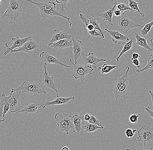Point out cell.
<instances>
[{
	"mask_svg": "<svg viewBox=\"0 0 153 150\" xmlns=\"http://www.w3.org/2000/svg\"><path fill=\"white\" fill-rule=\"evenodd\" d=\"M5 102L3 108V112L2 117L4 118V116L7 113H9L10 109V105L9 103L7 101V96H5Z\"/></svg>",
	"mask_w": 153,
	"mask_h": 150,
	"instance_id": "d590c367",
	"label": "cell"
},
{
	"mask_svg": "<svg viewBox=\"0 0 153 150\" xmlns=\"http://www.w3.org/2000/svg\"><path fill=\"white\" fill-rule=\"evenodd\" d=\"M6 120L5 119H0V123H2V122H5Z\"/></svg>",
	"mask_w": 153,
	"mask_h": 150,
	"instance_id": "c3c4849f",
	"label": "cell"
},
{
	"mask_svg": "<svg viewBox=\"0 0 153 150\" xmlns=\"http://www.w3.org/2000/svg\"><path fill=\"white\" fill-rule=\"evenodd\" d=\"M128 1H129V4L128 6L129 7H130L131 9H132L135 12H138L141 15V17H143V18L145 17V14L144 13H142L140 10L139 8V3L138 2H137L134 0H128Z\"/></svg>",
	"mask_w": 153,
	"mask_h": 150,
	"instance_id": "83f0119b",
	"label": "cell"
},
{
	"mask_svg": "<svg viewBox=\"0 0 153 150\" xmlns=\"http://www.w3.org/2000/svg\"><path fill=\"white\" fill-rule=\"evenodd\" d=\"M82 57L85 61V65H92L95 68L97 67L98 63L106 61V59L97 58L94 56L93 53H89L88 55L84 54Z\"/></svg>",
	"mask_w": 153,
	"mask_h": 150,
	"instance_id": "e0dca14e",
	"label": "cell"
},
{
	"mask_svg": "<svg viewBox=\"0 0 153 150\" xmlns=\"http://www.w3.org/2000/svg\"><path fill=\"white\" fill-rule=\"evenodd\" d=\"M75 97H57V98L53 101H50V98L48 100L42 102L41 107L42 108H46L50 106H54L56 105H62V104H65L69 102L72 100L74 99Z\"/></svg>",
	"mask_w": 153,
	"mask_h": 150,
	"instance_id": "5bb4252c",
	"label": "cell"
},
{
	"mask_svg": "<svg viewBox=\"0 0 153 150\" xmlns=\"http://www.w3.org/2000/svg\"><path fill=\"white\" fill-rule=\"evenodd\" d=\"M21 92L15 89H12L8 96L7 97V101L10 105L9 113H16L21 110V104L20 96Z\"/></svg>",
	"mask_w": 153,
	"mask_h": 150,
	"instance_id": "9c48e42d",
	"label": "cell"
},
{
	"mask_svg": "<svg viewBox=\"0 0 153 150\" xmlns=\"http://www.w3.org/2000/svg\"><path fill=\"white\" fill-rule=\"evenodd\" d=\"M138 141L143 143L141 150H153L151 142L153 140V128L148 125H144L138 131L137 136Z\"/></svg>",
	"mask_w": 153,
	"mask_h": 150,
	"instance_id": "277c9868",
	"label": "cell"
},
{
	"mask_svg": "<svg viewBox=\"0 0 153 150\" xmlns=\"http://www.w3.org/2000/svg\"><path fill=\"white\" fill-rule=\"evenodd\" d=\"M134 45V41L133 38L131 39V40H130V41H128V42H125V44H124V47H123V49L121 50L120 52V53L119 54V56L116 58V59L117 61V62L119 61L120 60V57L122 55H124V53L131 50L133 46Z\"/></svg>",
	"mask_w": 153,
	"mask_h": 150,
	"instance_id": "d4e9b609",
	"label": "cell"
},
{
	"mask_svg": "<svg viewBox=\"0 0 153 150\" xmlns=\"http://www.w3.org/2000/svg\"><path fill=\"white\" fill-rule=\"evenodd\" d=\"M105 30L109 33L111 36L112 40L115 43L118 44H124L129 40V38L127 36L121 34L120 33L119 31L109 30L107 28H105Z\"/></svg>",
	"mask_w": 153,
	"mask_h": 150,
	"instance_id": "9a60e30c",
	"label": "cell"
},
{
	"mask_svg": "<svg viewBox=\"0 0 153 150\" xmlns=\"http://www.w3.org/2000/svg\"><path fill=\"white\" fill-rule=\"evenodd\" d=\"M132 61L131 63L134 64L135 66H136L137 68H140V64L139 60L138 59H131Z\"/></svg>",
	"mask_w": 153,
	"mask_h": 150,
	"instance_id": "60d3db41",
	"label": "cell"
},
{
	"mask_svg": "<svg viewBox=\"0 0 153 150\" xmlns=\"http://www.w3.org/2000/svg\"><path fill=\"white\" fill-rule=\"evenodd\" d=\"M82 122V128L85 130V133H91L99 130V129H103L101 127L96 126L95 125L90 123L88 121L83 120Z\"/></svg>",
	"mask_w": 153,
	"mask_h": 150,
	"instance_id": "cb8c5ba5",
	"label": "cell"
},
{
	"mask_svg": "<svg viewBox=\"0 0 153 150\" xmlns=\"http://www.w3.org/2000/svg\"><path fill=\"white\" fill-rule=\"evenodd\" d=\"M140 115V114L139 113L138 114H136L134 113L133 114L131 115L129 117V121L131 123L133 124H136L137 123L138 120V118L139 116Z\"/></svg>",
	"mask_w": 153,
	"mask_h": 150,
	"instance_id": "8d00e7d4",
	"label": "cell"
},
{
	"mask_svg": "<svg viewBox=\"0 0 153 150\" xmlns=\"http://www.w3.org/2000/svg\"><path fill=\"white\" fill-rule=\"evenodd\" d=\"M121 14H122V12L121 11H120V10H118V9H116L115 8V9H114V14L115 16H116V17H119L121 15Z\"/></svg>",
	"mask_w": 153,
	"mask_h": 150,
	"instance_id": "7bdbcfd3",
	"label": "cell"
},
{
	"mask_svg": "<svg viewBox=\"0 0 153 150\" xmlns=\"http://www.w3.org/2000/svg\"><path fill=\"white\" fill-rule=\"evenodd\" d=\"M73 53L74 58V63H77V59L82 56L84 54V45L83 42L79 40H76L72 37Z\"/></svg>",
	"mask_w": 153,
	"mask_h": 150,
	"instance_id": "4fadbf2b",
	"label": "cell"
},
{
	"mask_svg": "<svg viewBox=\"0 0 153 150\" xmlns=\"http://www.w3.org/2000/svg\"><path fill=\"white\" fill-rule=\"evenodd\" d=\"M150 70V72L153 70V54H151L148 59V62L145 67L142 69H137L136 72L137 73H142L144 71Z\"/></svg>",
	"mask_w": 153,
	"mask_h": 150,
	"instance_id": "484cf974",
	"label": "cell"
},
{
	"mask_svg": "<svg viewBox=\"0 0 153 150\" xmlns=\"http://www.w3.org/2000/svg\"><path fill=\"white\" fill-rule=\"evenodd\" d=\"M1 0H0V8L1 7Z\"/></svg>",
	"mask_w": 153,
	"mask_h": 150,
	"instance_id": "681fc988",
	"label": "cell"
},
{
	"mask_svg": "<svg viewBox=\"0 0 153 150\" xmlns=\"http://www.w3.org/2000/svg\"><path fill=\"white\" fill-rule=\"evenodd\" d=\"M153 26V20L143 26V28L140 30L141 37L146 38V36L152 29Z\"/></svg>",
	"mask_w": 153,
	"mask_h": 150,
	"instance_id": "4dcf8cb0",
	"label": "cell"
},
{
	"mask_svg": "<svg viewBox=\"0 0 153 150\" xmlns=\"http://www.w3.org/2000/svg\"><path fill=\"white\" fill-rule=\"evenodd\" d=\"M118 66L115 65H108L107 63L104 64L102 67H98V69L100 70L101 74H108L111 72L114 68H118Z\"/></svg>",
	"mask_w": 153,
	"mask_h": 150,
	"instance_id": "f546056e",
	"label": "cell"
},
{
	"mask_svg": "<svg viewBox=\"0 0 153 150\" xmlns=\"http://www.w3.org/2000/svg\"><path fill=\"white\" fill-rule=\"evenodd\" d=\"M47 64H45L44 65V75L42 78V84L43 87H48V88H51L52 90H54L57 94V97H59L58 95V91L57 89L55 83H54L53 81V77L51 76L48 73L47 70Z\"/></svg>",
	"mask_w": 153,
	"mask_h": 150,
	"instance_id": "7c38bea8",
	"label": "cell"
},
{
	"mask_svg": "<svg viewBox=\"0 0 153 150\" xmlns=\"http://www.w3.org/2000/svg\"><path fill=\"white\" fill-rule=\"evenodd\" d=\"M116 9H118L121 11V12H124L126 10H130L131 12L132 11H134L132 9H131L130 7L128 6V5H126L125 4L121 3L118 2L117 1L116 7Z\"/></svg>",
	"mask_w": 153,
	"mask_h": 150,
	"instance_id": "1f68e13d",
	"label": "cell"
},
{
	"mask_svg": "<svg viewBox=\"0 0 153 150\" xmlns=\"http://www.w3.org/2000/svg\"><path fill=\"white\" fill-rule=\"evenodd\" d=\"M73 36L68 34L65 31H59L57 29H54L53 33V36L51 40L48 43V46H50L53 42L62 39H71Z\"/></svg>",
	"mask_w": 153,
	"mask_h": 150,
	"instance_id": "d6986e66",
	"label": "cell"
},
{
	"mask_svg": "<svg viewBox=\"0 0 153 150\" xmlns=\"http://www.w3.org/2000/svg\"><path fill=\"white\" fill-rule=\"evenodd\" d=\"M54 119L57 124V130L60 132H66L69 134V131L73 132L74 130L72 116L64 111H60L54 116Z\"/></svg>",
	"mask_w": 153,
	"mask_h": 150,
	"instance_id": "3957f363",
	"label": "cell"
},
{
	"mask_svg": "<svg viewBox=\"0 0 153 150\" xmlns=\"http://www.w3.org/2000/svg\"><path fill=\"white\" fill-rule=\"evenodd\" d=\"M117 27L118 31H121L123 34H126L128 31L134 27H143V26L137 24L132 21L126 15L125 12H122L117 22Z\"/></svg>",
	"mask_w": 153,
	"mask_h": 150,
	"instance_id": "ba28073f",
	"label": "cell"
},
{
	"mask_svg": "<svg viewBox=\"0 0 153 150\" xmlns=\"http://www.w3.org/2000/svg\"><path fill=\"white\" fill-rule=\"evenodd\" d=\"M42 102L30 100L26 104L23 109H21L16 113H24L30 116H34L39 113L41 110Z\"/></svg>",
	"mask_w": 153,
	"mask_h": 150,
	"instance_id": "8fae6325",
	"label": "cell"
},
{
	"mask_svg": "<svg viewBox=\"0 0 153 150\" xmlns=\"http://www.w3.org/2000/svg\"><path fill=\"white\" fill-rule=\"evenodd\" d=\"M150 42H151V45H152V47L153 48V38L151 39L150 40Z\"/></svg>",
	"mask_w": 153,
	"mask_h": 150,
	"instance_id": "7dc6e473",
	"label": "cell"
},
{
	"mask_svg": "<svg viewBox=\"0 0 153 150\" xmlns=\"http://www.w3.org/2000/svg\"><path fill=\"white\" fill-rule=\"evenodd\" d=\"M83 119L82 120H85V121H88V120L90 119L91 116L88 113L85 114V113H83Z\"/></svg>",
	"mask_w": 153,
	"mask_h": 150,
	"instance_id": "b9f144b4",
	"label": "cell"
},
{
	"mask_svg": "<svg viewBox=\"0 0 153 150\" xmlns=\"http://www.w3.org/2000/svg\"><path fill=\"white\" fill-rule=\"evenodd\" d=\"M73 46L72 37L71 39H65L53 42L50 46L58 51H62L67 48Z\"/></svg>",
	"mask_w": 153,
	"mask_h": 150,
	"instance_id": "ac0fdd59",
	"label": "cell"
},
{
	"mask_svg": "<svg viewBox=\"0 0 153 150\" xmlns=\"http://www.w3.org/2000/svg\"><path fill=\"white\" fill-rule=\"evenodd\" d=\"M31 38H32V37L31 36H29V37H26L22 39H20L18 37H16V38H12V40L14 41V42H13L12 46L10 47L8 46L7 43H6L5 44L7 49L6 50L5 52L4 53V55H7V54L9 53L10 52L11 50H14L16 48H20L21 46H22L26 42L28 41Z\"/></svg>",
	"mask_w": 153,
	"mask_h": 150,
	"instance_id": "2e32d148",
	"label": "cell"
},
{
	"mask_svg": "<svg viewBox=\"0 0 153 150\" xmlns=\"http://www.w3.org/2000/svg\"><path fill=\"white\" fill-rule=\"evenodd\" d=\"M70 0H56V2L62 7V12L66 10V6Z\"/></svg>",
	"mask_w": 153,
	"mask_h": 150,
	"instance_id": "e575fe53",
	"label": "cell"
},
{
	"mask_svg": "<svg viewBox=\"0 0 153 150\" xmlns=\"http://www.w3.org/2000/svg\"><path fill=\"white\" fill-rule=\"evenodd\" d=\"M69 150V149L68 148L67 146H65V147H63L62 149V150Z\"/></svg>",
	"mask_w": 153,
	"mask_h": 150,
	"instance_id": "bcb514c9",
	"label": "cell"
},
{
	"mask_svg": "<svg viewBox=\"0 0 153 150\" xmlns=\"http://www.w3.org/2000/svg\"><path fill=\"white\" fill-rule=\"evenodd\" d=\"M39 45L32 38L24 44L18 49L11 50L10 53H17L18 52H25L28 53L35 54L38 53L40 50Z\"/></svg>",
	"mask_w": 153,
	"mask_h": 150,
	"instance_id": "30bf717a",
	"label": "cell"
},
{
	"mask_svg": "<svg viewBox=\"0 0 153 150\" xmlns=\"http://www.w3.org/2000/svg\"><path fill=\"white\" fill-rule=\"evenodd\" d=\"M79 18L85 25V27L87 28L88 31H91L94 29V26L90 23L89 19L86 18L85 15L82 14H79Z\"/></svg>",
	"mask_w": 153,
	"mask_h": 150,
	"instance_id": "f1b7e54d",
	"label": "cell"
},
{
	"mask_svg": "<svg viewBox=\"0 0 153 150\" xmlns=\"http://www.w3.org/2000/svg\"><path fill=\"white\" fill-rule=\"evenodd\" d=\"M15 89L22 93H27L34 95L47 94L46 91L43 87L42 84L37 82L25 81L21 86Z\"/></svg>",
	"mask_w": 153,
	"mask_h": 150,
	"instance_id": "5b68a950",
	"label": "cell"
},
{
	"mask_svg": "<svg viewBox=\"0 0 153 150\" xmlns=\"http://www.w3.org/2000/svg\"><path fill=\"white\" fill-rule=\"evenodd\" d=\"M149 91L151 94V98L148 103V108L149 110L153 111V93L151 90H149Z\"/></svg>",
	"mask_w": 153,
	"mask_h": 150,
	"instance_id": "f35d334b",
	"label": "cell"
},
{
	"mask_svg": "<svg viewBox=\"0 0 153 150\" xmlns=\"http://www.w3.org/2000/svg\"><path fill=\"white\" fill-rule=\"evenodd\" d=\"M90 23L93 25L94 26V29L96 30H98L99 31V33H100L101 35V37H100L101 39H104L105 38V35H104V32L102 30V29L100 28V26H99V23L101 22V21L98 22L96 18H89Z\"/></svg>",
	"mask_w": 153,
	"mask_h": 150,
	"instance_id": "4316f807",
	"label": "cell"
},
{
	"mask_svg": "<svg viewBox=\"0 0 153 150\" xmlns=\"http://www.w3.org/2000/svg\"><path fill=\"white\" fill-rule=\"evenodd\" d=\"M5 93L4 92L2 94L1 96V98H0V118L2 116L4 106L5 102Z\"/></svg>",
	"mask_w": 153,
	"mask_h": 150,
	"instance_id": "836d02e7",
	"label": "cell"
},
{
	"mask_svg": "<svg viewBox=\"0 0 153 150\" xmlns=\"http://www.w3.org/2000/svg\"><path fill=\"white\" fill-rule=\"evenodd\" d=\"M134 34L136 40V44L143 47L144 49L147 50V51L152 52L153 53V48H151L148 45V43H147L146 38L141 37L137 33H136V32H134Z\"/></svg>",
	"mask_w": 153,
	"mask_h": 150,
	"instance_id": "603a6c76",
	"label": "cell"
},
{
	"mask_svg": "<svg viewBox=\"0 0 153 150\" xmlns=\"http://www.w3.org/2000/svg\"><path fill=\"white\" fill-rule=\"evenodd\" d=\"M137 131V130H132L131 129H128L126 130L125 131V134H126V136L128 138H130L133 137L135 133Z\"/></svg>",
	"mask_w": 153,
	"mask_h": 150,
	"instance_id": "74e56055",
	"label": "cell"
},
{
	"mask_svg": "<svg viewBox=\"0 0 153 150\" xmlns=\"http://www.w3.org/2000/svg\"><path fill=\"white\" fill-rule=\"evenodd\" d=\"M88 121L90 122V123H91V124L96 125V126L101 127L103 129L105 128V127L102 126L101 121H100L97 118L93 116H91L90 119Z\"/></svg>",
	"mask_w": 153,
	"mask_h": 150,
	"instance_id": "d6a6232c",
	"label": "cell"
},
{
	"mask_svg": "<svg viewBox=\"0 0 153 150\" xmlns=\"http://www.w3.org/2000/svg\"><path fill=\"white\" fill-rule=\"evenodd\" d=\"M88 33L92 38H95L96 37H101V35L99 32H97L95 29H93L91 31H88Z\"/></svg>",
	"mask_w": 153,
	"mask_h": 150,
	"instance_id": "ab89813d",
	"label": "cell"
},
{
	"mask_svg": "<svg viewBox=\"0 0 153 150\" xmlns=\"http://www.w3.org/2000/svg\"><path fill=\"white\" fill-rule=\"evenodd\" d=\"M129 70L130 67L127 65L125 72L116 78L113 92L116 100L120 97L125 98L130 94L131 88L129 84L128 78Z\"/></svg>",
	"mask_w": 153,
	"mask_h": 150,
	"instance_id": "6da1fadb",
	"label": "cell"
},
{
	"mask_svg": "<svg viewBox=\"0 0 153 150\" xmlns=\"http://www.w3.org/2000/svg\"><path fill=\"white\" fill-rule=\"evenodd\" d=\"M40 57L43 59L44 64H47L48 63L53 64L62 65V66H65L67 68L71 67L70 66L66 65L65 64L62 63L60 59L56 58L51 54H46L44 52H42L41 53L40 55Z\"/></svg>",
	"mask_w": 153,
	"mask_h": 150,
	"instance_id": "ffe728a7",
	"label": "cell"
},
{
	"mask_svg": "<svg viewBox=\"0 0 153 150\" xmlns=\"http://www.w3.org/2000/svg\"><path fill=\"white\" fill-rule=\"evenodd\" d=\"M116 4L117 1H115L113 6L107 11L103 12V13H97V15L102 19L100 21H105L108 23L109 24L111 25V26H113V23L112 22L113 15H114V9H115Z\"/></svg>",
	"mask_w": 153,
	"mask_h": 150,
	"instance_id": "44dd1931",
	"label": "cell"
},
{
	"mask_svg": "<svg viewBox=\"0 0 153 150\" xmlns=\"http://www.w3.org/2000/svg\"><path fill=\"white\" fill-rule=\"evenodd\" d=\"M83 119V116L80 115L77 113H75V114L72 116V120L74 126V130L73 132H77V134L79 135L80 132L82 130V121Z\"/></svg>",
	"mask_w": 153,
	"mask_h": 150,
	"instance_id": "7402d4cb",
	"label": "cell"
},
{
	"mask_svg": "<svg viewBox=\"0 0 153 150\" xmlns=\"http://www.w3.org/2000/svg\"><path fill=\"white\" fill-rule=\"evenodd\" d=\"M145 110H146V111L148 113V115L152 119H153V111H152L151 110H149V109L147 107L145 109Z\"/></svg>",
	"mask_w": 153,
	"mask_h": 150,
	"instance_id": "ee69618b",
	"label": "cell"
},
{
	"mask_svg": "<svg viewBox=\"0 0 153 150\" xmlns=\"http://www.w3.org/2000/svg\"><path fill=\"white\" fill-rule=\"evenodd\" d=\"M32 4L38 7L41 16L43 19L50 18L53 16L62 17L68 21L70 23V27H71L72 23L71 22L69 18L65 16L56 9V3L54 2L46 1L44 2H35L32 0H26Z\"/></svg>",
	"mask_w": 153,
	"mask_h": 150,
	"instance_id": "7a4b0ae2",
	"label": "cell"
},
{
	"mask_svg": "<svg viewBox=\"0 0 153 150\" xmlns=\"http://www.w3.org/2000/svg\"><path fill=\"white\" fill-rule=\"evenodd\" d=\"M26 0H10L7 10L3 16L9 18L11 20H16L22 12L23 4Z\"/></svg>",
	"mask_w": 153,
	"mask_h": 150,
	"instance_id": "52a82bcc",
	"label": "cell"
},
{
	"mask_svg": "<svg viewBox=\"0 0 153 150\" xmlns=\"http://www.w3.org/2000/svg\"><path fill=\"white\" fill-rule=\"evenodd\" d=\"M132 58L131 59H138V58H140V56L139 55L138 53H134L132 54Z\"/></svg>",
	"mask_w": 153,
	"mask_h": 150,
	"instance_id": "f6af8a7d",
	"label": "cell"
},
{
	"mask_svg": "<svg viewBox=\"0 0 153 150\" xmlns=\"http://www.w3.org/2000/svg\"><path fill=\"white\" fill-rule=\"evenodd\" d=\"M74 66V70L72 73V76L75 79H80L81 83L83 84L86 75H90L94 71V69L91 65H85L82 64H75L73 62L71 59L70 60Z\"/></svg>",
	"mask_w": 153,
	"mask_h": 150,
	"instance_id": "8992f818",
	"label": "cell"
}]
</instances>
